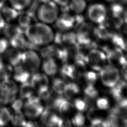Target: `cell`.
Instances as JSON below:
<instances>
[{
  "instance_id": "7402d4cb",
  "label": "cell",
  "mask_w": 127,
  "mask_h": 127,
  "mask_svg": "<svg viewBox=\"0 0 127 127\" xmlns=\"http://www.w3.org/2000/svg\"><path fill=\"white\" fill-rule=\"evenodd\" d=\"M16 20L17 24L24 30L34 23L33 16L30 13L27 12L19 13Z\"/></svg>"
},
{
  "instance_id": "74e56055",
  "label": "cell",
  "mask_w": 127,
  "mask_h": 127,
  "mask_svg": "<svg viewBox=\"0 0 127 127\" xmlns=\"http://www.w3.org/2000/svg\"><path fill=\"white\" fill-rule=\"evenodd\" d=\"M9 40L4 35H0V54H3L9 48Z\"/></svg>"
},
{
  "instance_id": "d6a6232c",
  "label": "cell",
  "mask_w": 127,
  "mask_h": 127,
  "mask_svg": "<svg viewBox=\"0 0 127 127\" xmlns=\"http://www.w3.org/2000/svg\"><path fill=\"white\" fill-rule=\"evenodd\" d=\"M74 107L79 112H83L86 111L89 107V105L86 100L82 98H76L74 100Z\"/></svg>"
},
{
  "instance_id": "bcb514c9",
  "label": "cell",
  "mask_w": 127,
  "mask_h": 127,
  "mask_svg": "<svg viewBox=\"0 0 127 127\" xmlns=\"http://www.w3.org/2000/svg\"><path fill=\"white\" fill-rule=\"evenodd\" d=\"M37 0L38 1L40 2L41 3H45V2H48L49 1H51L52 0Z\"/></svg>"
},
{
  "instance_id": "7a4b0ae2",
  "label": "cell",
  "mask_w": 127,
  "mask_h": 127,
  "mask_svg": "<svg viewBox=\"0 0 127 127\" xmlns=\"http://www.w3.org/2000/svg\"><path fill=\"white\" fill-rule=\"evenodd\" d=\"M59 15V6L53 0L42 3L36 11V17L39 21L47 24L55 23Z\"/></svg>"
},
{
  "instance_id": "2e32d148",
  "label": "cell",
  "mask_w": 127,
  "mask_h": 127,
  "mask_svg": "<svg viewBox=\"0 0 127 127\" xmlns=\"http://www.w3.org/2000/svg\"><path fill=\"white\" fill-rule=\"evenodd\" d=\"M41 67L43 73L47 76L55 75L58 71V64L56 60L54 59H44L41 63Z\"/></svg>"
},
{
  "instance_id": "44dd1931",
  "label": "cell",
  "mask_w": 127,
  "mask_h": 127,
  "mask_svg": "<svg viewBox=\"0 0 127 127\" xmlns=\"http://www.w3.org/2000/svg\"><path fill=\"white\" fill-rule=\"evenodd\" d=\"M35 92L30 81H28L21 84L18 87V97L25 100L34 95Z\"/></svg>"
},
{
  "instance_id": "4dcf8cb0",
  "label": "cell",
  "mask_w": 127,
  "mask_h": 127,
  "mask_svg": "<svg viewBox=\"0 0 127 127\" xmlns=\"http://www.w3.org/2000/svg\"><path fill=\"white\" fill-rule=\"evenodd\" d=\"M65 81L61 78H55L52 82V90L58 95H62L64 93L66 85Z\"/></svg>"
},
{
  "instance_id": "52a82bcc",
  "label": "cell",
  "mask_w": 127,
  "mask_h": 127,
  "mask_svg": "<svg viewBox=\"0 0 127 127\" xmlns=\"http://www.w3.org/2000/svg\"><path fill=\"white\" fill-rule=\"evenodd\" d=\"M108 9L106 6L101 2H95L90 5L87 9L88 19L93 23H103L107 19Z\"/></svg>"
},
{
  "instance_id": "484cf974",
  "label": "cell",
  "mask_w": 127,
  "mask_h": 127,
  "mask_svg": "<svg viewBox=\"0 0 127 127\" xmlns=\"http://www.w3.org/2000/svg\"><path fill=\"white\" fill-rule=\"evenodd\" d=\"M80 92V88L78 85L75 83H66L64 89V93L65 98L70 100L77 95Z\"/></svg>"
},
{
  "instance_id": "d590c367",
  "label": "cell",
  "mask_w": 127,
  "mask_h": 127,
  "mask_svg": "<svg viewBox=\"0 0 127 127\" xmlns=\"http://www.w3.org/2000/svg\"><path fill=\"white\" fill-rule=\"evenodd\" d=\"M24 100L17 97L9 105L11 106V108L13 111H22Z\"/></svg>"
},
{
  "instance_id": "9c48e42d",
  "label": "cell",
  "mask_w": 127,
  "mask_h": 127,
  "mask_svg": "<svg viewBox=\"0 0 127 127\" xmlns=\"http://www.w3.org/2000/svg\"><path fill=\"white\" fill-rule=\"evenodd\" d=\"M94 28L90 23L83 22L78 27L76 33L78 46H87L92 41V36L94 35Z\"/></svg>"
},
{
  "instance_id": "8d00e7d4",
  "label": "cell",
  "mask_w": 127,
  "mask_h": 127,
  "mask_svg": "<svg viewBox=\"0 0 127 127\" xmlns=\"http://www.w3.org/2000/svg\"><path fill=\"white\" fill-rule=\"evenodd\" d=\"M36 92L37 93V96L42 101L49 99L51 96V91L49 89V87L43 88Z\"/></svg>"
},
{
  "instance_id": "3957f363",
  "label": "cell",
  "mask_w": 127,
  "mask_h": 127,
  "mask_svg": "<svg viewBox=\"0 0 127 127\" xmlns=\"http://www.w3.org/2000/svg\"><path fill=\"white\" fill-rule=\"evenodd\" d=\"M18 87L12 79L0 81V105H9L18 96Z\"/></svg>"
},
{
  "instance_id": "d4e9b609",
  "label": "cell",
  "mask_w": 127,
  "mask_h": 127,
  "mask_svg": "<svg viewBox=\"0 0 127 127\" xmlns=\"http://www.w3.org/2000/svg\"><path fill=\"white\" fill-rule=\"evenodd\" d=\"M13 66L6 62L0 64V81L11 79Z\"/></svg>"
},
{
  "instance_id": "83f0119b",
  "label": "cell",
  "mask_w": 127,
  "mask_h": 127,
  "mask_svg": "<svg viewBox=\"0 0 127 127\" xmlns=\"http://www.w3.org/2000/svg\"><path fill=\"white\" fill-rule=\"evenodd\" d=\"M10 6L18 11L27 8L31 4L32 0H8Z\"/></svg>"
},
{
  "instance_id": "c3c4849f",
  "label": "cell",
  "mask_w": 127,
  "mask_h": 127,
  "mask_svg": "<svg viewBox=\"0 0 127 127\" xmlns=\"http://www.w3.org/2000/svg\"></svg>"
},
{
  "instance_id": "ffe728a7",
  "label": "cell",
  "mask_w": 127,
  "mask_h": 127,
  "mask_svg": "<svg viewBox=\"0 0 127 127\" xmlns=\"http://www.w3.org/2000/svg\"><path fill=\"white\" fill-rule=\"evenodd\" d=\"M68 7L76 15L81 14L87 8V0H70Z\"/></svg>"
},
{
  "instance_id": "8fae6325",
  "label": "cell",
  "mask_w": 127,
  "mask_h": 127,
  "mask_svg": "<svg viewBox=\"0 0 127 127\" xmlns=\"http://www.w3.org/2000/svg\"><path fill=\"white\" fill-rule=\"evenodd\" d=\"M105 52L107 61L110 64L115 66H122L127 60L124 55L122 50L119 48L116 47L113 49L105 48Z\"/></svg>"
},
{
  "instance_id": "b9f144b4",
  "label": "cell",
  "mask_w": 127,
  "mask_h": 127,
  "mask_svg": "<svg viewBox=\"0 0 127 127\" xmlns=\"http://www.w3.org/2000/svg\"><path fill=\"white\" fill-rule=\"evenodd\" d=\"M123 50L127 52V37H124Z\"/></svg>"
},
{
  "instance_id": "7bdbcfd3",
  "label": "cell",
  "mask_w": 127,
  "mask_h": 127,
  "mask_svg": "<svg viewBox=\"0 0 127 127\" xmlns=\"http://www.w3.org/2000/svg\"><path fill=\"white\" fill-rule=\"evenodd\" d=\"M117 2L120 3L122 5L127 4V0H115Z\"/></svg>"
},
{
  "instance_id": "5bb4252c",
  "label": "cell",
  "mask_w": 127,
  "mask_h": 127,
  "mask_svg": "<svg viewBox=\"0 0 127 127\" xmlns=\"http://www.w3.org/2000/svg\"><path fill=\"white\" fill-rule=\"evenodd\" d=\"M29 81L36 92L49 87V80L48 76L44 73L37 71L32 73Z\"/></svg>"
},
{
  "instance_id": "4316f807",
  "label": "cell",
  "mask_w": 127,
  "mask_h": 127,
  "mask_svg": "<svg viewBox=\"0 0 127 127\" xmlns=\"http://www.w3.org/2000/svg\"><path fill=\"white\" fill-rule=\"evenodd\" d=\"M112 33L105 25L102 24H99V25L94 28V36L96 37L100 40H106L110 38Z\"/></svg>"
},
{
  "instance_id": "6da1fadb",
  "label": "cell",
  "mask_w": 127,
  "mask_h": 127,
  "mask_svg": "<svg viewBox=\"0 0 127 127\" xmlns=\"http://www.w3.org/2000/svg\"><path fill=\"white\" fill-rule=\"evenodd\" d=\"M27 40L36 47H43L53 41L54 33L49 24L41 22H34L24 30Z\"/></svg>"
},
{
  "instance_id": "ab89813d",
  "label": "cell",
  "mask_w": 127,
  "mask_h": 127,
  "mask_svg": "<svg viewBox=\"0 0 127 127\" xmlns=\"http://www.w3.org/2000/svg\"><path fill=\"white\" fill-rule=\"evenodd\" d=\"M122 75L124 79L127 82V60L125 63L122 66Z\"/></svg>"
},
{
  "instance_id": "ba28073f",
  "label": "cell",
  "mask_w": 127,
  "mask_h": 127,
  "mask_svg": "<svg viewBox=\"0 0 127 127\" xmlns=\"http://www.w3.org/2000/svg\"><path fill=\"white\" fill-rule=\"evenodd\" d=\"M107 61V57L104 52L94 49L85 56L86 63L94 71H99Z\"/></svg>"
},
{
  "instance_id": "277c9868",
  "label": "cell",
  "mask_w": 127,
  "mask_h": 127,
  "mask_svg": "<svg viewBox=\"0 0 127 127\" xmlns=\"http://www.w3.org/2000/svg\"><path fill=\"white\" fill-rule=\"evenodd\" d=\"M45 110L42 101L36 95H33L24 100L22 112L28 120L39 118Z\"/></svg>"
},
{
  "instance_id": "9a60e30c",
  "label": "cell",
  "mask_w": 127,
  "mask_h": 127,
  "mask_svg": "<svg viewBox=\"0 0 127 127\" xmlns=\"http://www.w3.org/2000/svg\"><path fill=\"white\" fill-rule=\"evenodd\" d=\"M22 52L20 50L11 47L6 50L3 56L5 61L14 67L21 64Z\"/></svg>"
},
{
  "instance_id": "d6986e66",
  "label": "cell",
  "mask_w": 127,
  "mask_h": 127,
  "mask_svg": "<svg viewBox=\"0 0 127 127\" xmlns=\"http://www.w3.org/2000/svg\"><path fill=\"white\" fill-rule=\"evenodd\" d=\"M0 9V12L6 23H11L16 20L19 15V11L11 6H5L4 5Z\"/></svg>"
},
{
  "instance_id": "ee69618b",
  "label": "cell",
  "mask_w": 127,
  "mask_h": 127,
  "mask_svg": "<svg viewBox=\"0 0 127 127\" xmlns=\"http://www.w3.org/2000/svg\"><path fill=\"white\" fill-rule=\"evenodd\" d=\"M6 1L7 0H0V9L5 5Z\"/></svg>"
},
{
  "instance_id": "7c38bea8",
  "label": "cell",
  "mask_w": 127,
  "mask_h": 127,
  "mask_svg": "<svg viewBox=\"0 0 127 127\" xmlns=\"http://www.w3.org/2000/svg\"><path fill=\"white\" fill-rule=\"evenodd\" d=\"M41 123L49 127H62V118L50 109H45L40 116Z\"/></svg>"
},
{
  "instance_id": "5b68a950",
  "label": "cell",
  "mask_w": 127,
  "mask_h": 127,
  "mask_svg": "<svg viewBox=\"0 0 127 127\" xmlns=\"http://www.w3.org/2000/svg\"><path fill=\"white\" fill-rule=\"evenodd\" d=\"M21 64L32 74L38 71L41 61L39 54L33 49H27L22 52Z\"/></svg>"
},
{
  "instance_id": "60d3db41",
  "label": "cell",
  "mask_w": 127,
  "mask_h": 127,
  "mask_svg": "<svg viewBox=\"0 0 127 127\" xmlns=\"http://www.w3.org/2000/svg\"><path fill=\"white\" fill-rule=\"evenodd\" d=\"M6 23V22L5 21L3 16H2L0 12V31H2Z\"/></svg>"
},
{
  "instance_id": "cb8c5ba5",
  "label": "cell",
  "mask_w": 127,
  "mask_h": 127,
  "mask_svg": "<svg viewBox=\"0 0 127 127\" xmlns=\"http://www.w3.org/2000/svg\"><path fill=\"white\" fill-rule=\"evenodd\" d=\"M27 119L22 111L11 112L10 123L14 126H25Z\"/></svg>"
},
{
  "instance_id": "7dc6e473",
  "label": "cell",
  "mask_w": 127,
  "mask_h": 127,
  "mask_svg": "<svg viewBox=\"0 0 127 127\" xmlns=\"http://www.w3.org/2000/svg\"><path fill=\"white\" fill-rule=\"evenodd\" d=\"M107 0L108 1H113L114 0Z\"/></svg>"
},
{
  "instance_id": "603a6c76",
  "label": "cell",
  "mask_w": 127,
  "mask_h": 127,
  "mask_svg": "<svg viewBox=\"0 0 127 127\" xmlns=\"http://www.w3.org/2000/svg\"><path fill=\"white\" fill-rule=\"evenodd\" d=\"M84 99L88 105H90L97 99L98 95V91L94 85H87L84 89Z\"/></svg>"
},
{
  "instance_id": "f1b7e54d",
  "label": "cell",
  "mask_w": 127,
  "mask_h": 127,
  "mask_svg": "<svg viewBox=\"0 0 127 127\" xmlns=\"http://www.w3.org/2000/svg\"><path fill=\"white\" fill-rule=\"evenodd\" d=\"M10 111L6 106L0 105V127L6 126L10 123Z\"/></svg>"
},
{
  "instance_id": "f546056e",
  "label": "cell",
  "mask_w": 127,
  "mask_h": 127,
  "mask_svg": "<svg viewBox=\"0 0 127 127\" xmlns=\"http://www.w3.org/2000/svg\"><path fill=\"white\" fill-rule=\"evenodd\" d=\"M74 108L73 104H71L67 99L64 98L57 111L63 116H67L71 113Z\"/></svg>"
},
{
  "instance_id": "8992f818",
  "label": "cell",
  "mask_w": 127,
  "mask_h": 127,
  "mask_svg": "<svg viewBox=\"0 0 127 127\" xmlns=\"http://www.w3.org/2000/svg\"><path fill=\"white\" fill-rule=\"evenodd\" d=\"M99 76L102 84L107 87L112 88L120 80V75L116 66L106 65L100 71Z\"/></svg>"
},
{
  "instance_id": "ac0fdd59",
  "label": "cell",
  "mask_w": 127,
  "mask_h": 127,
  "mask_svg": "<svg viewBox=\"0 0 127 127\" xmlns=\"http://www.w3.org/2000/svg\"><path fill=\"white\" fill-rule=\"evenodd\" d=\"M9 45L11 47L20 50L28 49V45L30 43L26 39L24 34H22L17 37L9 40Z\"/></svg>"
},
{
  "instance_id": "1f68e13d",
  "label": "cell",
  "mask_w": 127,
  "mask_h": 127,
  "mask_svg": "<svg viewBox=\"0 0 127 127\" xmlns=\"http://www.w3.org/2000/svg\"><path fill=\"white\" fill-rule=\"evenodd\" d=\"M83 77L87 85H94V83L97 80L99 75L94 71H86L83 74Z\"/></svg>"
},
{
  "instance_id": "f35d334b",
  "label": "cell",
  "mask_w": 127,
  "mask_h": 127,
  "mask_svg": "<svg viewBox=\"0 0 127 127\" xmlns=\"http://www.w3.org/2000/svg\"><path fill=\"white\" fill-rule=\"evenodd\" d=\"M70 0H53V1L59 7H65L68 6Z\"/></svg>"
},
{
  "instance_id": "4fadbf2b",
  "label": "cell",
  "mask_w": 127,
  "mask_h": 127,
  "mask_svg": "<svg viewBox=\"0 0 127 127\" xmlns=\"http://www.w3.org/2000/svg\"><path fill=\"white\" fill-rule=\"evenodd\" d=\"M32 73L21 64L13 67L12 79L17 84H22L30 81Z\"/></svg>"
},
{
  "instance_id": "836d02e7",
  "label": "cell",
  "mask_w": 127,
  "mask_h": 127,
  "mask_svg": "<svg viewBox=\"0 0 127 127\" xmlns=\"http://www.w3.org/2000/svg\"><path fill=\"white\" fill-rule=\"evenodd\" d=\"M85 118L84 116L82 114V112L79 111L74 114L72 119L71 120V124L76 127L83 126L85 124Z\"/></svg>"
},
{
  "instance_id": "f6af8a7d",
  "label": "cell",
  "mask_w": 127,
  "mask_h": 127,
  "mask_svg": "<svg viewBox=\"0 0 127 127\" xmlns=\"http://www.w3.org/2000/svg\"><path fill=\"white\" fill-rule=\"evenodd\" d=\"M4 62H5V61L4 59L3 56L2 55V54H0V64Z\"/></svg>"
},
{
  "instance_id": "30bf717a",
  "label": "cell",
  "mask_w": 127,
  "mask_h": 127,
  "mask_svg": "<svg viewBox=\"0 0 127 127\" xmlns=\"http://www.w3.org/2000/svg\"><path fill=\"white\" fill-rule=\"evenodd\" d=\"M57 29L61 32L68 31L75 25V16L69 12H64L59 15L55 22Z\"/></svg>"
},
{
  "instance_id": "e0dca14e",
  "label": "cell",
  "mask_w": 127,
  "mask_h": 127,
  "mask_svg": "<svg viewBox=\"0 0 127 127\" xmlns=\"http://www.w3.org/2000/svg\"><path fill=\"white\" fill-rule=\"evenodd\" d=\"M3 35L8 40L23 34V30L16 24L6 23L2 30Z\"/></svg>"
},
{
  "instance_id": "e575fe53",
  "label": "cell",
  "mask_w": 127,
  "mask_h": 127,
  "mask_svg": "<svg viewBox=\"0 0 127 127\" xmlns=\"http://www.w3.org/2000/svg\"><path fill=\"white\" fill-rule=\"evenodd\" d=\"M97 108L101 110H106L110 107V102L108 99L105 97H99L96 101Z\"/></svg>"
}]
</instances>
